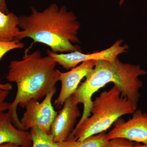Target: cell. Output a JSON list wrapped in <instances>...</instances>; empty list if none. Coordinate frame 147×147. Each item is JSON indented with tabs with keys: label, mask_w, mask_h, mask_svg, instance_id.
I'll return each mask as SVG.
<instances>
[{
	"label": "cell",
	"mask_w": 147,
	"mask_h": 147,
	"mask_svg": "<svg viewBox=\"0 0 147 147\" xmlns=\"http://www.w3.org/2000/svg\"><path fill=\"white\" fill-rule=\"evenodd\" d=\"M31 147H59V143L55 142L53 135L38 127L30 129Z\"/></svg>",
	"instance_id": "4fadbf2b"
},
{
	"label": "cell",
	"mask_w": 147,
	"mask_h": 147,
	"mask_svg": "<svg viewBox=\"0 0 147 147\" xmlns=\"http://www.w3.org/2000/svg\"><path fill=\"white\" fill-rule=\"evenodd\" d=\"M57 65L50 55L42 57L39 50L30 54L26 50L21 60L10 63L6 79L15 83L17 90L15 99L7 111L17 128L22 129L17 113L18 105L25 108L29 100H40L56 88L60 72L56 68Z\"/></svg>",
	"instance_id": "7a4b0ae2"
},
{
	"label": "cell",
	"mask_w": 147,
	"mask_h": 147,
	"mask_svg": "<svg viewBox=\"0 0 147 147\" xmlns=\"http://www.w3.org/2000/svg\"><path fill=\"white\" fill-rule=\"evenodd\" d=\"M95 64V61H88L67 72L60 71L59 81L61 82V88L59 94L54 102L56 108H61L66 99L76 91L82 79L91 71Z\"/></svg>",
	"instance_id": "9c48e42d"
},
{
	"label": "cell",
	"mask_w": 147,
	"mask_h": 147,
	"mask_svg": "<svg viewBox=\"0 0 147 147\" xmlns=\"http://www.w3.org/2000/svg\"><path fill=\"white\" fill-rule=\"evenodd\" d=\"M147 71L140 66L121 62L117 58L114 61H95L94 68L86 76V80L72 94L76 102L84 106L83 115L75 127H77L90 115L92 98L98 90L113 82L119 88L121 95L137 107L143 83L139 76Z\"/></svg>",
	"instance_id": "3957f363"
},
{
	"label": "cell",
	"mask_w": 147,
	"mask_h": 147,
	"mask_svg": "<svg viewBox=\"0 0 147 147\" xmlns=\"http://www.w3.org/2000/svg\"><path fill=\"white\" fill-rule=\"evenodd\" d=\"M24 46V43L16 40L10 42L0 41V60L9 51L15 49H22Z\"/></svg>",
	"instance_id": "9a60e30c"
},
{
	"label": "cell",
	"mask_w": 147,
	"mask_h": 147,
	"mask_svg": "<svg viewBox=\"0 0 147 147\" xmlns=\"http://www.w3.org/2000/svg\"><path fill=\"white\" fill-rule=\"evenodd\" d=\"M19 22V17L14 13H5L0 11V41L10 42L15 40L21 31Z\"/></svg>",
	"instance_id": "8fae6325"
},
{
	"label": "cell",
	"mask_w": 147,
	"mask_h": 147,
	"mask_svg": "<svg viewBox=\"0 0 147 147\" xmlns=\"http://www.w3.org/2000/svg\"><path fill=\"white\" fill-rule=\"evenodd\" d=\"M0 147H26L20 146V145L16 144H11V143H5V144H0Z\"/></svg>",
	"instance_id": "ac0fdd59"
},
{
	"label": "cell",
	"mask_w": 147,
	"mask_h": 147,
	"mask_svg": "<svg viewBox=\"0 0 147 147\" xmlns=\"http://www.w3.org/2000/svg\"><path fill=\"white\" fill-rule=\"evenodd\" d=\"M125 0H120L119 1V4L120 6H121L123 4V3L124 2Z\"/></svg>",
	"instance_id": "ffe728a7"
},
{
	"label": "cell",
	"mask_w": 147,
	"mask_h": 147,
	"mask_svg": "<svg viewBox=\"0 0 147 147\" xmlns=\"http://www.w3.org/2000/svg\"><path fill=\"white\" fill-rule=\"evenodd\" d=\"M110 141L105 132L88 137L82 141L67 139L59 143V147H105Z\"/></svg>",
	"instance_id": "7c38bea8"
},
{
	"label": "cell",
	"mask_w": 147,
	"mask_h": 147,
	"mask_svg": "<svg viewBox=\"0 0 147 147\" xmlns=\"http://www.w3.org/2000/svg\"><path fill=\"white\" fill-rule=\"evenodd\" d=\"M5 143L26 147L32 146L30 132L17 128L8 111L0 113V144Z\"/></svg>",
	"instance_id": "30bf717a"
},
{
	"label": "cell",
	"mask_w": 147,
	"mask_h": 147,
	"mask_svg": "<svg viewBox=\"0 0 147 147\" xmlns=\"http://www.w3.org/2000/svg\"><path fill=\"white\" fill-rule=\"evenodd\" d=\"M133 147H147V144H134Z\"/></svg>",
	"instance_id": "d6986e66"
},
{
	"label": "cell",
	"mask_w": 147,
	"mask_h": 147,
	"mask_svg": "<svg viewBox=\"0 0 147 147\" xmlns=\"http://www.w3.org/2000/svg\"><path fill=\"white\" fill-rule=\"evenodd\" d=\"M0 11L5 13H8L9 12L6 0H0Z\"/></svg>",
	"instance_id": "e0dca14e"
},
{
	"label": "cell",
	"mask_w": 147,
	"mask_h": 147,
	"mask_svg": "<svg viewBox=\"0 0 147 147\" xmlns=\"http://www.w3.org/2000/svg\"><path fill=\"white\" fill-rule=\"evenodd\" d=\"M132 114L126 121L119 118L115 122L113 128L106 134L108 140L123 139L147 144V113L136 110Z\"/></svg>",
	"instance_id": "52a82bcc"
},
{
	"label": "cell",
	"mask_w": 147,
	"mask_h": 147,
	"mask_svg": "<svg viewBox=\"0 0 147 147\" xmlns=\"http://www.w3.org/2000/svg\"><path fill=\"white\" fill-rule=\"evenodd\" d=\"M18 17L21 31L16 40L29 38L34 43L47 45L56 53L82 51L80 47L73 44L81 43L78 37L81 24L65 6L59 7L54 3L42 11L31 7L29 15Z\"/></svg>",
	"instance_id": "6da1fadb"
},
{
	"label": "cell",
	"mask_w": 147,
	"mask_h": 147,
	"mask_svg": "<svg viewBox=\"0 0 147 147\" xmlns=\"http://www.w3.org/2000/svg\"><path fill=\"white\" fill-rule=\"evenodd\" d=\"M57 89L56 87L49 92L41 102L31 99L27 102L26 112L20 120L22 130L28 131L36 127L50 133L51 125L58 113L52 104Z\"/></svg>",
	"instance_id": "5b68a950"
},
{
	"label": "cell",
	"mask_w": 147,
	"mask_h": 147,
	"mask_svg": "<svg viewBox=\"0 0 147 147\" xmlns=\"http://www.w3.org/2000/svg\"><path fill=\"white\" fill-rule=\"evenodd\" d=\"M123 42L122 40H118L108 49L92 54H84L80 51L58 54L48 50L47 55L51 56L57 64L64 68L71 69L77 66L79 64L88 61L101 60L114 61L118 55L127 52L128 45L125 44L122 45Z\"/></svg>",
	"instance_id": "8992f818"
},
{
	"label": "cell",
	"mask_w": 147,
	"mask_h": 147,
	"mask_svg": "<svg viewBox=\"0 0 147 147\" xmlns=\"http://www.w3.org/2000/svg\"><path fill=\"white\" fill-rule=\"evenodd\" d=\"M78 103L73 96L68 98L53 121L50 134L55 142L60 143L68 139L74 129L77 119L81 115Z\"/></svg>",
	"instance_id": "ba28073f"
},
{
	"label": "cell",
	"mask_w": 147,
	"mask_h": 147,
	"mask_svg": "<svg viewBox=\"0 0 147 147\" xmlns=\"http://www.w3.org/2000/svg\"><path fill=\"white\" fill-rule=\"evenodd\" d=\"M136 110L137 107L123 96L119 88L114 85L92 101L90 115L75 127L68 139L82 141L104 132L121 116L132 114Z\"/></svg>",
	"instance_id": "277c9868"
},
{
	"label": "cell",
	"mask_w": 147,
	"mask_h": 147,
	"mask_svg": "<svg viewBox=\"0 0 147 147\" xmlns=\"http://www.w3.org/2000/svg\"><path fill=\"white\" fill-rule=\"evenodd\" d=\"M133 142L123 139H116L110 140L105 147H133Z\"/></svg>",
	"instance_id": "2e32d148"
},
{
	"label": "cell",
	"mask_w": 147,
	"mask_h": 147,
	"mask_svg": "<svg viewBox=\"0 0 147 147\" xmlns=\"http://www.w3.org/2000/svg\"><path fill=\"white\" fill-rule=\"evenodd\" d=\"M12 89L10 84H0V113L8 111L10 108L11 104L5 101L8 96L9 91Z\"/></svg>",
	"instance_id": "5bb4252c"
}]
</instances>
